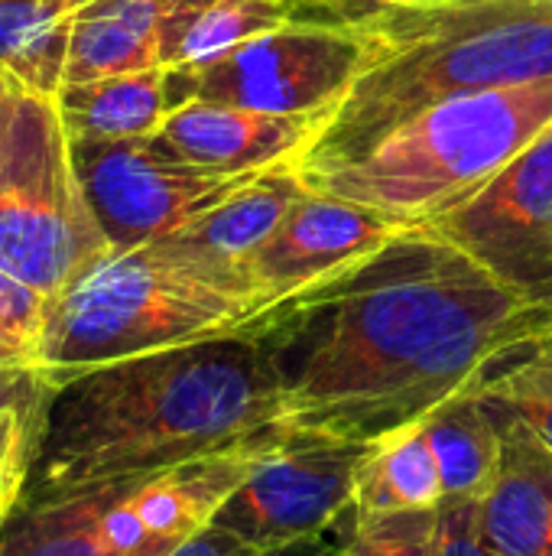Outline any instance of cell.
<instances>
[{"label":"cell","instance_id":"obj_18","mask_svg":"<svg viewBox=\"0 0 552 556\" xmlns=\"http://www.w3.org/2000/svg\"><path fill=\"white\" fill-rule=\"evenodd\" d=\"M85 0H0V68L26 94L55 98L65 81L72 20Z\"/></svg>","mask_w":552,"mask_h":556},{"label":"cell","instance_id":"obj_17","mask_svg":"<svg viewBox=\"0 0 552 556\" xmlns=\"http://www.w3.org/2000/svg\"><path fill=\"white\" fill-rule=\"evenodd\" d=\"M52 101L68 140L146 137L156 134L169 117L166 68H146L94 81H65Z\"/></svg>","mask_w":552,"mask_h":556},{"label":"cell","instance_id":"obj_11","mask_svg":"<svg viewBox=\"0 0 552 556\" xmlns=\"http://www.w3.org/2000/svg\"><path fill=\"white\" fill-rule=\"evenodd\" d=\"M397 231H403V225L358 202L306 189L277 231L244 261L241 274L251 293L270 306L377 251Z\"/></svg>","mask_w":552,"mask_h":556},{"label":"cell","instance_id":"obj_23","mask_svg":"<svg viewBox=\"0 0 552 556\" xmlns=\"http://www.w3.org/2000/svg\"><path fill=\"white\" fill-rule=\"evenodd\" d=\"M478 391H485V394H514V391L552 394V326L504 349L488 365Z\"/></svg>","mask_w":552,"mask_h":556},{"label":"cell","instance_id":"obj_4","mask_svg":"<svg viewBox=\"0 0 552 556\" xmlns=\"http://www.w3.org/2000/svg\"><path fill=\"white\" fill-rule=\"evenodd\" d=\"M260 309L238 277L159 238L111 251L49 300L39 368L55 384L75 371L241 332Z\"/></svg>","mask_w":552,"mask_h":556},{"label":"cell","instance_id":"obj_6","mask_svg":"<svg viewBox=\"0 0 552 556\" xmlns=\"http://www.w3.org/2000/svg\"><path fill=\"white\" fill-rule=\"evenodd\" d=\"M107 254L55 101L23 91L0 169V267L52 300Z\"/></svg>","mask_w":552,"mask_h":556},{"label":"cell","instance_id":"obj_10","mask_svg":"<svg viewBox=\"0 0 552 556\" xmlns=\"http://www.w3.org/2000/svg\"><path fill=\"white\" fill-rule=\"evenodd\" d=\"M426 228L552 313V124L482 192Z\"/></svg>","mask_w":552,"mask_h":556},{"label":"cell","instance_id":"obj_29","mask_svg":"<svg viewBox=\"0 0 552 556\" xmlns=\"http://www.w3.org/2000/svg\"><path fill=\"white\" fill-rule=\"evenodd\" d=\"M20 98H23V88L16 85V78L10 72L0 68V169H3L7 150H10V137H13Z\"/></svg>","mask_w":552,"mask_h":556},{"label":"cell","instance_id":"obj_27","mask_svg":"<svg viewBox=\"0 0 552 556\" xmlns=\"http://www.w3.org/2000/svg\"><path fill=\"white\" fill-rule=\"evenodd\" d=\"M478 394H485V391H478ZM488 397L508 404L552 450V394H543V391H514V394H488Z\"/></svg>","mask_w":552,"mask_h":556},{"label":"cell","instance_id":"obj_26","mask_svg":"<svg viewBox=\"0 0 552 556\" xmlns=\"http://www.w3.org/2000/svg\"><path fill=\"white\" fill-rule=\"evenodd\" d=\"M52 384L46 381V371L36 365H10L0 362V414L20 410L42 417V407L49 401Z\"/></svg>","mask_w":552,"mask_h":556},{"label":"cell","instance_id":"obj_24","mask_svg":"<svg viewBox=\"0 0 552 556\" xmlns=\"http://www.w3.org/2000/svg\"><path fill=\"white\" fill-rule=\"evenodd\" d=\"M39 420L42 417L20 410L0 414V528L23 502Z\"/></svg>","mask_w":552,"mask_h":556},{"label":"cell","instance_id":"obj_22","mask_svg":"<svg viewBox=\"0 0 552 556\" xmlns=\"http://www.w3.org/2000/svg\"><path fill=\"white\" fill-rule=\"evenodd\" d=\"M46 313L49 296L0 267V362L39 368Z\"/></svg>","mask_w":552,"mask_h":556},{"label":"cell","instance_id":"obj_16","mask_svg":"<svg viewBox=\"0 0 552 556\" xmlns=\"http://www.w3.org/2000/svg\"><path fill=\"white\" fill-rule=\"evenodd\" d=\"M169 3L172 0H85L72 20L65 81L166 68L163 23Z\"/></svg>","mask_w":552,"mask_h":556},{"label":"cell","instance_id":"obj_5","mask_svg":"<svg viewBox=\"0 0 552 556\" xmlns=\"http://www.w3.org/2000/svg\"><path fill=\"white\" fill-rule=\"evenodd\" d=\"M550 124L552 78L455 94L413 114L358 160L303 182L416 228L482 192Z\"/></svg>","mask_w":552,"mask_h":556},{"label":"cell","instance_id":"obj_1","mask_svg":"<svg viewBox=\"0 0 552 556\" xmlns=\"http://www.w3.org/2000/svg\"><path fill=\"white\" fill-rule=\"evenodd\" d=\"M550 326V309L416 225L241 332L267 362L290 433L377 443L478 391L504 349Z\"/></svg>","mask_w":552,"mask_h":556},{"label":"cell","instance_id":"obj_7","mask_svg":"<svg viewBox=\"0 0 552 556\" xmlns=\"http://www.w3.org/2000/svg\"><path fill=\"white\" fill-rule=\"evenodd\" d=\"M335 7V3H332ZM371 62L364 33L335 16L293 20L215 59L169 65V111L189 101L231 104L286 117H329Z\"/></svg>","mask_w":552,"mask_h":556},{"label":"cell","instance_id":"obj_21","mask_svg":"<svg viewBox=\"0 0 552 556\" xmlns=\"http://www.w3.org/2000/svg\"><path fill=\"white\" fill-rule=\"evenodd\" d=\"M345 556H436V508L358 515Z\"/></svg>","mask_w":552,"mask_h":556},{"label":"cell","instance_id":"obj_2","mask_svg":"<svg viewBox=\"0 0 552 556\" xmlns=\"http://www.w3.org/2000/svg\"><path fill=\"white\" fill-rule=\"evenodd\" d=\"M283 430L273 378L244 332L107 362L52 384L23 502L156 476Z\"/></svg>","mask_w":552,"mask_h":556},{"label":"cell","instance_id":"obj_30","mask_svg":"<svg viewBox=\"0 0 552 556\" xmlns=\"http://www.w3.org/2000/svg\"><path fill=\"white\" fill-rule=\"evenodd\" d=\"M325 3H351V7H384V3H429V0H325Z\"/></svg>","mask_w":552,"mask_h":556},{"label":"cell","instance_id":"obj_20","mask_svg":"<svg viewBox=\"0 0 552 556\" xmlns=\"http://www.w3.org/2000/svg\"><path fill=\"white\" fill-rule=\"evenodd\" d=\"M446 498L433 446L420 424L374 443L361 472L355 511H426Z\"/></svg>","mask_w":552,"mask_h":556},{"label":"cell","instance_id":"obj_19","mask_svg":"<svg viewBox=\"0 0 552 556\" xmlns=\"http://www.w3.org/2000/svg\"><path fill=\"white\" fill-rule=\"evenodd\" d=\"M439 476L446 498H485L501 459V433L498 424L478 391L459 394L426 414L420 420Z\"/></svg>","mask_w":552,"mask_h":556},{"label":"cell","instance_id":"obj_9","mask_svg":"<svg viewBox=\"0 0 552 556\" xmlns=\"http://www.w3.org/2000/svg\"><path fill=\"white\" fill-rule=\"evenodd\" d=\"M374 443L286 433L215 511L211 525L260 554L319 538L358 502Z\"/></svg>","mask_w":552,"mask_h":556},{"label":"cell","instance_id":"obj_12","mask_svg":"<svg viewBox=\"0 0 552 556\" xmlns=\"http://www.w3.org/2000/svg\"><path fill=\"white\" fill-rule=\"evenodd\" d=\"M143 479L20 502L0 528V556H169L179 544L153 534L140 505Z\"/></svg>","mask_w":552,"mask_h":556},{"label":"cell","instance_id":"obj_25","mask_svg":"<svg viewBox=\"0 0 552 556\" xmlns=\"http://www.w3.org/2000/svg\"><path fill=\"white\" fill-rule=\"evenodd\" d=\"M436 556H491L478 541V498H442L436 508Z\"/></svg>","mask_w":552,"mask_h":556},{"label":"cell","instance_id":"obj_14","mask_svg":"<svg viewBox=\"0 0 552 556\" xmlns=\"http://www.w3.org/2000/svg\"><path fill=\"white\" fill-rule=\"evenodd\" d=\"M322 117L264 114L231 104L189 101L163 121L159 140L185 163L218 176H254L293 163L319 130Z\"/></svg>","mask_w":552,"mask_h":556},{"label":"cell","instance_id":"obj_13","mask_svg":"<svg viewBox=\"0 0 552 556\" xmlns=\"http://www.w3.org/2000/svg\"><path fill=\"white\" fill-rule=\"evenodd\" d=\"M482 397L501 433V459L478 502V541L491 556H552V450L508 404Z\"/></svg>","mask_w":552,"mask_h":556},{"label":"cell","instance_id":"obj_8","mask_svg":"<svg viewBox=\"0 0 552 556\" xmlns=\"http://www.w3.org/2000/svg\"><path fill=\"white\" fill-rule=\"evenodd\" d=\"M72 163L111 251H133L179 231L251 179L198 169L159 134L72 140Z\"/></svg>","mask_w":552,"mask_h":556},{"label":"cell","instance_id":"obj_15","mask_svg":"<svg viewBox=\"0 0 552 556\" xmlns=\"http://www.w3.org/2000/svg\"><path fill=\"white\" fill-rule=\"evenodd\" d=\"M306 189L309 186L303 182L293 163L270 166L241 182L215 208L202 212L179 231L166 235V241L244 283V261L277 231L283 215L306 195Z\"/></svg>","mask_w":552,"mask_h":556},{"label":"cell","instance_id":"obj_3","mask_svg":"<svg viewBox=\"0 0 552 556\" xmlns=\"http://www.w3.org/2000/svg\"><path fill=\"white\" fill-rule=\"evenodd\" d=\"M335 7L364 33L371 62L293 160L299 176L358 160L446 98L552 78V0Z\"/></svg>","mask_w":552,"mask_h":556},{"label":"cell","instance_id":"obj_28","mask_svg":"<svg viewBox=\"0 0 552 556\" xmlns=\"http://www.w3.org/2000/svg\"><path fill=\"white\" fill-rule=\"evenodd\" d=\"M169 556H280V554H260V551H254L251 544H244L241 538H234V534H228V531H221V528L208 525V528H202L198 534H192L185 544H179V547H176Z\"/></svg>","mask_w":552,"mask_h":556}]
</instances>
